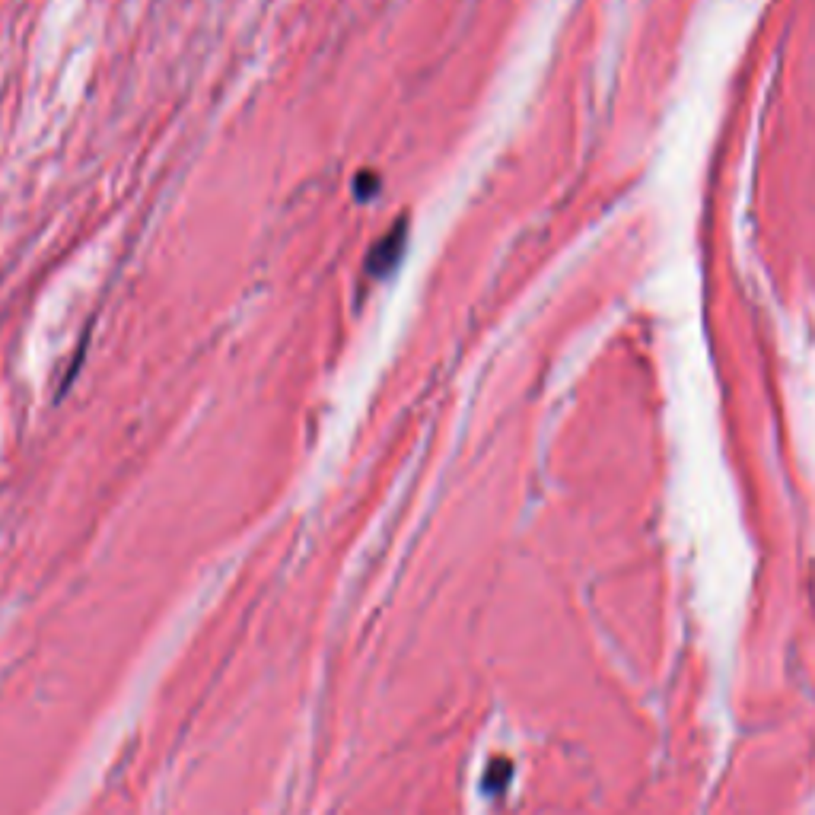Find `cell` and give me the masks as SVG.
Segmentation results:
<instances>
[{
    "instance_id": "cell-1",
    "label": "cell",
    "mask_w": 815,
    "mask_h": 815,
    "mask_svg": "<svg viewBox=\"0 0 815 815\" xmlns=\"http://www.w3.org/2000/svg\"><path fill=\"white\" fill-rule=\"evenodd\" d=\"M405 242H408V220H398L395 227L367 252V274L370 277H389L398 268V262H402Z\"/></svg>"
},
{
    "instance_id": "cell-2",
    "label": "cell",
    "mask_w": 815,
    "mask_h": 815,
    "mask_svg": "<svg viewBox=\"0 0 815 815\" xmlns=\"http://www.w3.org/2000/svg\"><path fill=\"white\" fill-rule=\"evenodd\" d=\"M507 777H510V765H507V761H494L491 774L484 777V790H488V793H497V790H504Z\"/></svg>"
},
{
    "instance_id": "cell-3",
    "label": "cell",
    "mask_w": 815,
    "mask_h": 815,
    "mask_svg": "<svg viewBox=\"0 0 815 815\" xmlns=\"http://www.w3.org/2000/svg\"><path fill=\"white\" fill-rule=\"evenodd\" d=\"M376 188H379V179L370 176V172H363V176L357 179V198H360V201H363V198H373V195H376Z\"/></svg>"
}]
</instances>
